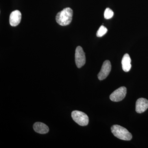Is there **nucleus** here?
I'll return each instance as SVG.
<instances>
[{
    "mask_svg": "<svg viewBox=\"0 0 148 148\" xmlns=\"http://www.w3.org/2000/svg\"><path fill=\"white\" fill-rule=\"evenodd\" d=\"M73 10L70 8H66L59 12L56 14V20L58 24L66 26L71 24L73 19Z\"/></svg>",
    "mask_w": 148,
    "mask_h": 148,
    "instance_id": "f257e3e1",
    "label": "nucleus"
},
{
    "mask_svg": "<svg viewBox=\"0 0 148 148\" xmlns=\"http://www.w3.org/2000/svg\"><path fill=\"white\" fill-rule=\"evenodd\" d=\"M111 131L116 137L121 140L129 141L132 139V134L126 128L120 125H112L111 127Z\"/></svg>",
    "mask_w": 148,
    "mask_h": 148,
    "instance_id": "f03ea898",
    "label": "nucleus"
},
{
    "mask_svg": "<svg viewBox=\"0 0 148 148\" xmlns=\"http://www.w3.org/2000/svg\"><path fill=\"white\" fill-rule=\"evenodd\" d=\"M71 116L74 121L81 126H86L88 124L89 119L84 113L79 111H73L72 112Z\"/></svg>",
    "mask_w": 148,
    "mask_h": 148,
    "instance_id": "7ed1b4c3",
    "label": "nucleus"
},
{
    "mask_svg": "<svg viewBox=\"0 0 148 148\" xmlns=\"http://www.w3.org/2000/svg\"><path fill=\"white\" fill-rule=\"evenodd\" d=\"M75 61L77 67L79 69L82 68L85 64V54L81 46L77 47L76 49Z\"/></svg>",
    "mask_w": 148,
    "mask_h": 148,
    "instance_id": "20e7f679",
    "label": "nucleus"
},
{
    "mask_svg": "<svg viewBox=\"0 0 148 148\" xmlns=\"http://www.w3.org/2000/svg\"><path fill=\"white\" fill-rule=\"evenodd\" d=\"M127 89L125 86H121L114 90L110 96V99L113 102H118L122 101L125 97Z\"/></svg>",
    "mask_w": 148,
    "mask_h": 148,
    "instance_id": "39448f33",
    "label": "nucleus"
},
{
    "mask_svg": "<svg viewBox=\"0 0 148 148\" xmlns=\"http://www.w3.org/2000/svg\"><path fill=\"white\" fill-rule=\"evenodd\" d=\"M111 68L112 66L111 63L109 60H106L104 61L101 71L98 75V79L100 80H103L106 79L111 72Z\"/></svg>",
    "mask_w": 148,
    "mask_h": 148,
    "instance_id": "423d86ee",
    "label": "nucleus"
},
{
    "mask_svg": "<svg viewBox=\"0 0 148 148\" xmlns=\"http://www.w3.org/2000/svg\"><path fill=\"white\" fill-rule=\"evenodd\" d=\"M21 14L19 10L14 11L10 14V24L12 27L18 26L21 22Z\"/></svg>",
    "mask_w": 148,
    "mask_h": 148,
    "instance_id": "0eeeda50",
    "label": "nucleus"
},
{
    "mask_svg": "<svg viewBox=\"0 0 148 148\" xmlns=\"http://www.w3.org/2000/svg\"><path fill=\"white\" fill-rule=\"evenodd\" d=\"M148 108V101L146 98H140L136 101V111L138 113H142Z\"/></svg>",
    "mask_w": 148,
    "mask_h": 148,
    "instance_id": "6e6552de",
    "label": "nucleus"
},
{
    "mask_svg": "<svg viewBox=\"0 0 148 148\" xmlns=\"http://www.w3.org/2000/svg\"><path fill=\"white\" fill-rule=\"evenodd\" d=\"M34 130L35 132L39 134H46L49 131L48 127L45 124L41 122H36L34 125Z\"/></svg>",
    "mask_w": 148,
    "mask_h": 148,
    "instance_id": "1a4fd4ad",
    "label": "nucleus"
},
{
    "mask_svg": "<svg viewBox=\"0 0 148 148\" xmlns=\"http://www.w3.org/2000/svg\"><path fill=\"white\" fill-rule=\"evenodd\" d=\"M131 60L129 54L125 53L122 59V67L123 71L125 72H128L131 68Z\"/></svg>",
    "mask_w": 148,
    "mask_h": 148,
    "instance_id": "9d476101",
    "label": "nucleus"
},
{
    "mask_svg": "<svg viewBox=\"0 0 148 148\" xmlns=\"http://www.w3.org/2000/svg\"><path fill=\"white\" fill-rule=\"evenodd\" d=\"M108 29L106 27L102 25L98 29V32L96 34V36L98 37H101L103 36L104 35L106 34L108 32Z\"/></svg>",
    "mask_w": 148,
    "mask_h": 148,
    "instance_id": "9b49d317",
    "label": "nucleus"
},
{
    "mask_svg": "<svg viewBox=\"0 0 148 148\" xmlns=\"http://www.w3.org/2000/svg\"><path fill=\"white\" fill-rule=\"evenodd\" d=\"M114 14L113 11L112 10L109 8H107L104 12V17L106 19H110L113 17Z\"/></svg>",
    "mask_w": 148,
    "mask_h": 148,
    "instance_id": "f8f14e48",
    "label": "nucleus"
}]
</instances>
